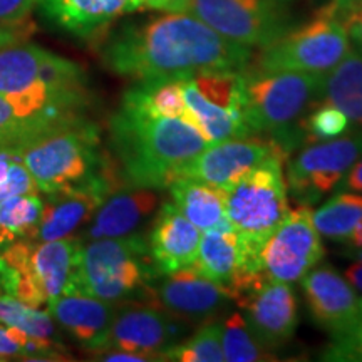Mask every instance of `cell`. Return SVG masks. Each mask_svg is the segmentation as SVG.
Wrapping results in <instances>:
<instances>
[{"label": "cell", "mask_w": 362, "mask_h": 362, "mask_svg": "<svg viewBox=\"0 0 362 362\" xmlns=\"http://www.w3.org/2000/svg\"><path fill=\"white\" fill-rule=\"evenodd\" d=\"M101 56L107 69L139 83L243 71L250 66L252 49L221 37L192 13L165 12L117 29Z\"/></svg>", "instance_id": "6da1fadb"}, {"label": "cell", "mask_w": 362, "mask_h": 362, "mask_svg": "<svg viewBox=\"0 0 362 362\" xmlns=\"http://www.w3.org/2000/svg\"><path fill=\"white\" fill-rule=\"evenodd\" d=\"M111 151L126 187L168 188L208 146L193 124L121 106L110 121Z\"/></svg>", "instance_id": "7a4b0ae2"}, {"label": "cell", "mask_w": 362, "mask_h": 362, "mask_svg": "<svg viewBox=\"0 0 362 362\" xmlns=\"http://www.w3.org/2000/svg\"><path fill=\"white\" fill-rule=\"evenodd\" d=\"M322 76L242 71V112L252 134H267L285 155L302 144L298 123L319 103Z\"/></svg>", "instance_id": "3957f363"}, {"label": "cell", "mask_w": 362, "mask_h": 362, "mask_svg": "<svg viewBox=\"0 0 362 362\" xmlns=\"http://www.w3.org/2000/svg\"><path fill=\"white\" fill-rule=\"evenodd\" d=\"M99 146V128L81 115L47 126L19 148L39 192L47 194L101 173L111 158Z\"/></svg>", "instance_id": "277c9868"}, {"label": "cell", "mask_w": 362, "mask_h": 362, "mask_svg": "<svg viewBox=\"0 0 362 362\" xmlns=\"http://www.w3.org/2000/svg\"><path fill=\"white\" fill-rule=\"evenodd\" d=\"M84 240H19L0 250V287L24 304L42 309L52 298L78 292Z\"/></svg>", "instance_id": "5b68a950"}, {"label": "cell", "mask_w": 362, "mask_h": 362, "mask_svg": "<svg viewBox=\"0 0 362 362\" xmlns=\"http://www.w3.org/2000/svg\"><path fill=\"white\" fill-rule=\"evenodd\" d=\"M158 272L143 235L84 242L78 272V292L121 304L153 296ZM156 302V300H155Z\"/></svg>", "instance_id": "8992f818"}, {"label": "cell", "mask_w": 362, "mask_h": 362, "mask_svg": "<svg viewBox=\"0 0 362 362\" xmlns=\"http://www.w3.org/2000/svg\"><path fill=\"white\" fill-rule=\"evenodd\" d=\"M284 160L279 155L267 158L225 189L226 220L238 235L250 274L260 275L255 265L257 253L291 211Z\"/></svg>", "instance_id": "52a82bcc"}, {"label": "cell", "mask_w": 362, "mask_h": 362, "mask_svg": "<svg viewBox=\"0 0 362 362\" xmlns=\"http://www.w3.org/2000/svg\"><path fill=\"white\" fill-rule=\"evenodd\" d=\"M349 49V34L337 7L330 2L315 13L314 19L291 29L262 49L252 69L324 76L341 62Z\"/></svg>", "instance_id": "ba28073f"}, {"label": "cell", "mask_w": 362, "mask_h": 362, "mask_svg": "<svg viewBox=\"0 0 362 362\" xmlns=\"http://www.w3.org/2000/svg\"><path fill=\"white\" fill-rule=\"evenodd\" d=\"M183 12L248 49H264L293 29L287 0H189Z\"/></svg>", "instance_id": "9c48e42d"}, {"label": "cell", "mask_w": 362, "mask_h": 362, "mask_svg": "<svg viewBox=\"0 0 362 362\" xmlns=\"http://www.w3.org/2000/svg\"><path fill=\"white\" fill-rule=\"evenodd\" d=\"M361 158L362 129L329 141L307 144L287 165V189L300 205H315L339 187Z\"/></svg>", "instance_id": "30bf717a"}, {"label": "cell", "mask_w": 362, "mask_h": 362, "mask_svg": "<svg viewBox=\"0 0 362 362\" xmlns=\"http://www.w3.org/2000/svg\"><path fill=\"white\" fill-rule=\"evenodd\" d=\"M320 233L312 221L310 206L298 205L257 253V272L267 282L293 284L322 260Z\"/></svg>", "instance_id": "8fae6325"}, {"label": "cell", "mask_w": 362, "mask_h": 362, "mask_svg": "<svg viewBox=\"0 0 362 362\" xmlns=\"http://www.w3.org/2000/svg\"><path fill=\"white\" fill-rule=\"evenodd\" d=\"M37 86L88 98L84 69L76 62L25 40L0 49V94H17Z\"/></svg>", "instance_id": "7c38bea8"}, {"label": "cell", "mask_w": 362, "mask_h": 362, "mask_svg": "<svg viewBox=\"0 0 362 362\" xmlns=\"http://www.w3.org/2000/svg\"><path fill=\"white\" fill-rule=\"evenodd\" d=\"M126 187L115 161L110 160L101 173L74 187L47 193L34 240L47 242L74 237L81 226L88 225L99 205L115 189Z\"/></svg>", "instance_id": "4fadbf2b"}, {"label": "cell", "mask_w": 362, "mask_h": 362, "mask_svg": "<svg viewBox=\"0 0 362 362\" xmlns=\"http://www.w3.org/2000/svg\"><path fill=\"white\" fill-rule=\"evenodd\" d=\"M187 327L188 322L171 315L156 302L117 307L104 351L139 352L153 361H163V354L181 341Z\"/></svg>", "instance_id": "5bb4252c"}, {"label": "cell", "mask_w": 362, "mask_h": 362, "mask_svg": "<svg viewBox=\"0 0 362 362\" xmlns=\"http://www.w3.org/2000/svg\"><path fill=\"white\" fill-rule=\"evenodd\" d=\"M274 155L287 158L279 144L269 136L267 139L250 138V136L225 139V141L208 144L200 155L185 166L181 176L226 189Z\"/></svg>", "instance_id": "9a60e30c"}, {"label": "cell", "mask_w": 362, "mask_h": 362, "mask_svg": "<svg viewBox=\"0 0 362 362\" xmlns=\"http://www.w3.org/2000/svg\"><path fill=\"white\" fill-rule=\"evenodd\" d=\"M253 337L267 351H277L293 337L298 322L297 297L291 284L264 282L238 302Z\"/></svg>", "instance_id": "2e32d148"}, {"label": "cell", "mask_w": 362, "mask_h": 362, "mask_svg": "<svg viewBox=\"0 0 362 362\" xmlns=\"http://www.w3.org/2000/svg\"><path fill=\"white\" fill-rule=\"evenodd\" d=\"M153 284L155 300L171 315L185 322H206L220 314L230 297L220 285L211 282L194 267L161 274Z\"/></svg>", "instance_id": "e0dca14e"}, {"label": "cell", "mask_w": 362, "mask_h": 362, "mask_svg": "<svg viewBox=\"0 0 362 362\" xmlns=\"http://www.w3.org/2000/svg\"><path fill=\"white\" fill-rule=\"evenodd\" d=\"M193 267L211 282L220 285L230 300L237 304L265 282L264 277L250 274L245 269L242 245L232 226L203 232Z\"/></svg>", "instance_id": "ac0fdd59"}, {"label": "cell", "mask_w": 362, "mask_h": 362, "mask_svg": "<svg viewBox=\"0 0 362 362\" xmlns=\"http://www.w3.org/2000/svg\"><path fill=\"white\" fill-rule=\"evenodd\" d=\"M302 291L310 319L330 336L346 330L356 319L361 297L332 265L312 267L302 277Z\"/></svg>", "instance_id": "d6986e66"}, {"label": "cell", "mask_w": 362, "mask_h": 362, "mask_svg": "<svg viewBox=\"0 0 362 362\" xmlns=\"http://www.w3.org/2000/svg\"><path fill=\"white\" fill-rule=\"evenodd\" d=\"M47 312L86 351L98 354L106 347L117 304L74 292L47 302Z\"/></svg>", "instance_id": "ffe728a7"}, {"label": "cell", "mask_w": 362, "mask_h": 362, "mask_svg": "<svg viewBox=\"0 0 362 362\" xmlns=\"http://www.w3.org/2000/svg\"><path fill=\"white\" fill-rule=\"evenodd\" d=\"M156 192L158 189L139 187H121L111 192L89 220L84 242L138 233L160 203Z\"/></svg>", "instance_id": "44dd1931"}, {"label": "cell", "mask_w": 362, "mask_h": 362, "mask_svg": "<svg viewBox=\"0 0 362 362\" xmlns=\"http://www.w3.org/2000/svg\"><path fill=\"white\" fill-rule=\"evenodd\" d=\"M200 238V230L185 218L173 203H163L148 240L160 275L193 267L198 257Z\"/></svg>", "instance_id": "7402d4cb"}, {"label": "cell", "mask_w": 362, "mask_h": 362, "mask_svg": "<svg viewBox=\"0 0 362 362\" xmlns=\"http://www.w3.org/2000/svg\"><path fill=\"white\" fill-rule=\"evenodd\" d=\"M129 0H40L49 21L81 39H94L128 12Z\"/></svg>", "instance_id": "603a6c76"}, {"label": "cell", "mask_w": 362, "mask_h": 362, "mask_svg": "<svg viewBox=\"0 0 362 362\" xmlns=\"http://www.w3.org/2000/svg\"><path fill=\"white\" fill-rule=\"evenodd\" d=\"M168 188L171 194L170 202L202 233L206 230L232 226L226 220V192L223 188L187 178V176L175 180Z\"/></svg>", "instance_id": "cb8c5ba5"}, {"label": "cell", "mask_w": 362, "mask_h": 362, "mask_svg": "<svg viewBox=\"0 0 362 362\" xmlns=\"http://www.w3.org/2000/svg\"><path fill=\"white\" fill-rule=\"evenodd\" d=\"M319 103L332 104L349 119L354 131L362 129V54L349 49L337 66L322 76Z\"/></svg>", "instance_id": "d4e9b609"}, {"label": "cell", "mask_w": 362, "mask_h": 362, "mask_svg": "<svg viewBox=\"0 0 362 362\" xmlns=\"http://www.w3.org/2000/svg\"><path fill=\"white\" fill-rule=\"evenodd\" d=\"M121 106L151 116L180 117L189 123V112L183 98V79L139 81L126 90Z\"/></svg>", "instance_id": "484cf974"}, {"label": "cell", "mask_w": 362, "mask_h": 362, "mask_svg": "<svg viewBox=\"0 0 362 362\" xmlns=\"http://www.w3.org/2000/svg\"><path fill=\"white\" fill-rule=\"evenodd\" d=\"M0 322L24 332L33 341L47 347H61L57 324L47 310L24 304L0 287Z\"/></svg>", "instance_id": "4316f807"}, {"label": "cell", "mask_w": 362, "mask_h": 362, "mask_svg": "<svg viewBox=\"0 0 362 362\" xmlns=\"http://www.w3.org/2000/svg\"><path fill=\"white\" fill-rule=\"evenodd\" d=\"M312 221L322 237L346 243L362 221V193L339 189L312 214Z\"/></svg>", "instance_id": "83f0119b"}, {"label": "cell", "mask_w": 362, "mask_h": 362, "mask_svg": "<svg viewBox=\"0 0 362 362\" xmlns=\"http://www.w3.org/2000/svg\"><path fill=\"white\" fill-rule=\"evenodd\" d=\"M44 200L39 194H19L0 202V250L19 242L34 240Z\"/></svg>", "instance_id": "f1b7e54d"}, {"label": "cell", "mask_w": 362, "mask_h": 362, "mask_svg": "<svg viewBox=\"0 0 362 362\" xmlns=\"http://www.w3.org/2000/svg\"><path fill=\"white\" fill-rule=\"evenodd\" d=\"M163 361L223 362L221 320H206L192 337L176 342L163 354Z\"/></svg>", "instance_id": "f546056e"}, {"label": "cell", "mask_w": 362, "mask_h": 362, "mask_svg": "<svg viewBox=\"0 0 362 362\" xmlns=\"http://www.w3.org/2000/svg\"><path fill=\"white\" fill-rule=\"evenodd\" d=\"M221 347L225 361L228 362H255L270 361L272 352L262 347L253 337L245 317L240 312H233L221 320Z\"/></svg>", "instance_id": "4dcf8cb0"}, {"label": "cell", "mask_w": 362, "mask_h": 362, "mask_svg": "<svg viewBox=\"0 0 362 362\" xmlns=\"http://www.w3.org/2000/svg\"><path fill=\"white\" fill-rule=\"evenodd\" d=\"M302 144H314L341 138L349 129V119L332 104L317 103L298 123Z\"/></svg>", "instance_id": "1f68e13d"}, {"label": "cell", "mask_w": 362, "mask_h": 362, "mask_svg": "<svg viewBox=\"0 0 362 362\" xmlns=\"http://www.w3.org/2000/svg\"><path fill=\"white\" fill-rule=\"evenodd\" d=\"M30 171L27 170L19 146L0 148V202L19 194H39Z\"/></svg>", "instance_id": "d6a6232c"}, {"label": "cell", "mask_w": 362, "mask_h": 362, "mask_svg": "<svg viewBox=\"0 0 362 362\" xmlns=\"http://www.w3.org/2000/svg\"><path fill=\"white\" fill-rule=\"evenodd\" d=\"M56 347L33 341L21 330L0 322V361L8 359H62Z\"/></svg>", "instance_id": "836d02e7"}, {"label": "cell", "mask_w": 362, "mask_h": 362, "mask_svg": "<svg viewBox=\"0 0 362 362\" xmlns=\"http://www.w3.org/2000/svg\"><path fill=\"white\" fill-rule=\"evenodd\" d=\"M47 126L27 119L11 99L0 94V148L21 146L30 136L39 133V131L47 128Z\"/></svg>", "instance_id": "e575fe53"}, {"label": "cell", "mask_w": 362, "mask_h": 362, "mask_svg": "<svg viewBox=\"0 0 362 362\" xmlns=\"http://www.w3.org/2000/svg\"><path fill=\"white\" fill-rule=\"evenodd\" d=\"M322 361L362 362V297L352 324L342 332L330 336V342L320 354Z\"/></svg>", "instance_id": "d590c367"}, {"label": "cell", "mask_w": 362, "mask_h": 362, "mask_svg": "<svg viewBox=\"0 0 362 362\" xmlns=\"http://www.w3.org/2000/svg\"><path fill=\"white\" fill-rule=\"evenodd\" d=\"M40 0H0V25L21 27L33 24L30 16Z\"/></svg>", "instance_id": "8d00e7d4"}, {"label": "cell", "mask_w": 362, "mask_h": 362, "mask_svg": "<svg viewBox=\"0 0 362 362\" xmlns=\"http://www.w3.org/2000/svg\"><path fill=\"white\" fill-rule=\"evenodd\" d=\"M35 30L34 24H27L21 27H6L0 25V49L7 47L11 44L22 42V40H27L30 34Z\"/></svg>", "instance_id": "74e56055"}, {"label": "cell", "mask_w": 362, "mask_h": 362, "mask_svg": "<svg viewBox=\"0 0 362 362\" xmlns=\"http://www.w3.org/2000/svg\"><path fill=\"white\" fill-rule=\"evenodd\" d=\"M96 359L99 361H110V362H143V361H153L149 356L139 354V352H129L121 349H107L103 352H98Z\"/></svg>", "instance_id": "f35d334b"}, {"label": "cell", "mask_w": 362, "mask_h": 362, "mask_svg": "<svg viewBox=\"0 0 362 362\" xmlns=\"http://www.w3.org/2000/svg\"><path fill=\"white\" fill-rule=\"evenodd\" d=\"M339 189L344 192H354L362 193V158L354 163V166L347 171L341 183H339Z\"/></svg>", "instance_id": "ab89813d"}, {"label": "cell", "mask_w": 362, "mask_h": 362, "mask_svg": "<svg viewBox=\"0 0 362 362\" xmlns=\"http://www.w3.org/2000/svg\"><path fill=\"white\" fill-rule=\"evenodd\" d=\"M344 277L347 279L356 292L362 293V262L352 259V264L347 265L346 272H344Z\"/></svg>", "instance_id": "60d3db41"}, {"label": "cell", "mask_w": 362, "mask_h": 362, "mask_svg": "<svg viewBox=\"0 0 362 362\" xmlns=\"http://www.w3.org/2000/svg\"><path fill=\"white\" fill-rule=\"evenodd\" d=\"M189 0H161L155 11L163 12H183Z\"/></svg>", "instance_id": "b9f144b4"}, {"label": "cell", "mask_w": 362, "mask_h": 362, "mask_svg": "<svg viewBox=\"0 0 362 362\" xmlns=\"http://www.w3.org/2000/svg\"><path fill=\"white\" fill-rule=\"evenodd\" d=\"M160 2H161V0H129L128 12L144 11V8H153V11H155L156 6Z\"/></svg>", "instance_id": "7bdbcfd3"}, {"label": "cell", "mask_w": 362, "mask_h": 362, "mask_svg": "<svg viewBox=\"0 0 362 362\" xmlns=\"http://www.w3.org/2000/svg\"><path fill=\"white\" fill-rule=\"evenodd\" d=\"M346 245L349 248H362V221L352 230V233L347 238Z\"/></svg>", "instance_id": "ee69618b"}, {"label": "cell", "mask_w": 362, "mask_h": 362, "mask_svg": "<svg viewBox=\"0 0 362 362\" xmlns=\"http://www.w3.org/2000/svg\"><path fill=\"white\" fill-rule=\"evenodd\" d=\"M330 2L334 4V6L337 7V11H339V13H341V17H342V13L346 12V8L351 6L352 2H354V0H330Z\"/></svg>", "instance_id": "f6af8a7d"}]
</instances>
